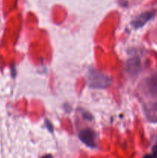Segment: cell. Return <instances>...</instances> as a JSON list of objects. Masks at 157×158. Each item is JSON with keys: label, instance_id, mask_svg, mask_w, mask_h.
<instances>
[{"label": "cell", "instance_id": "6da1fadb", "mask_svg": "<svg viewBox=\"0 0 157 158\" xmlns=\"http://www.w3.org/2000/svg\"><path fill=\"white\" fill-rule=\"evenodd\" d=\"M88 83L89 86L94 89H104L110 86L112 79L103 73L91 70L88 75Z\"/></svg>", "mask_w": 157, "mask_h": 158}, {"label": "cell", "instance_id": "7a4b0ae2", "mask_svg": "<svg viewBox=\"0 0 157 158\" xmlns=\"http://www.w3.org/2000/svg\"><path fill=\"white\" fill-rule=\"evenodd\" d=\"M79 139L83 143L89 148H95L96 144L95 142V134L89 129L83 130L78 134Z\"/></svg>", "mask_w": 157, "mask_h": 158}, {"label": "cell", "instance_id": "3957f363", "mask_svg": "<svg viewBox=\"0 0 157 158\" xmlns=\"http://www.w3.org/2000/svg\"><path fill=\"white\" fill-rule=\"evenodd\" d=\"M145 89L151 97L157 96V73L148 77L145 82Z\"/></svg>", "mask_w": 157, "mask_h": 158}, {"label": "cell", "instance_id": "277c9868", "mask_svg": "<svg viewBox=\"0 0 157 158\" xmlns=\"http://www.w3.org/2000/svg\"><path fill=\"white\" fill-rule=\"evenodd\" d=\"M154 15V12H146L144 13H142L138 17L132 21V24L135 29L142 27L144 26L149 20H150Z\"/></svg>", "mask_w": 157, "mask_h": 158}, {"label": "cell", "instance_id": "5b68a950", "mask_svg": "<svg viewBox=\"0 0 157 158\" xmlns=\"http://www.w3.org/2000/svg\"><path fill=\"white\" fill-rule=\"evenodd\" d=\"M140 69V60L139 59L135 57V58L131 59L127 64L128 72L132 75H135L139 72Z\"/></svg>", "mask_w": 157, "mask_h": 158}, {"label": "cell", "instance_id": "8992f818", "mask_svg": "<svg viewBox=\"0 0 157 158\" xmlns=\"http://www.w3.org/2000/svg\"><path fill=\"white\" fill-rule=\"evenodd\" d=\"M152 155H153V157H157V144L155 145V146L152 148Z\"/></svg>", "mask_w": 157, "mask_h": 158}, {"label": "cell", "instance_id": "52a82bcc", "mask_svg": "<svg viewBox=\"0 0 157 158\" xmlns=\"http://www.w3.org/2000/svg\"><path fill=\"white\" fill-rule=\"evenodd\" d=\"M154 109H155V110L157 112V103H155V106H154Z\"/></svg>", "mask_w": 157, "mask_h": 158}]
</instances>
